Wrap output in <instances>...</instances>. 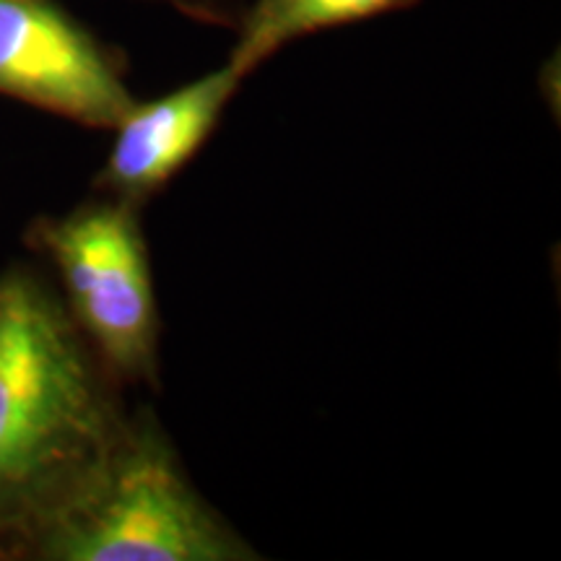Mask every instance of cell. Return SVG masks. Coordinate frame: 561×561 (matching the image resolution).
I'll use <instances>...</instances> for the list:
<instances>
[{
	"mask_svg": "<svg viewBox=\"0 0 561 561\" xmlns=\"http://www.w3.org/2000/svg\"><path fill=\"white\" fill-rule=\"evenodd\" d=\"M242 79L227 62L161 100L133 102L94 185L130 206L159 193L203 149Z\"/></svg>",
	"mask_w": 561,
	"mask_h": 561,
	"instance_id": "5",
	"label": "cell"
},
{
	"mask_svg": "<svg viewBox=\"0 0 561 561\" xmlns=\"http://www.w3.org/2000/svg\"><path fill=\"white\" fill-rule=\"evenodd\" d=\"M413 3L416 0H257L244 13L229 66L248 76L294 39Z\"/></svg>",
	"mask_w": 561,
	"mask_h": 561,
	"instance_id": "6",
	"label": "cell"
},
{
	"mask_svg": "<svg viewBox=\"0 0 561 561\" xmlns=\"http://www.w3.org/2000/svg\"><path fill=\"white\" fill-rule=\"evenodd\" d=\"M182 3H185V0H182Z\"/></svg>",
	"mask_w": 561,
	"mask_h": 561,
	"instance_id": "7",
	"label": "cell"
},
{
	"mask_svg": "<svg viewBox=\"0 0 561 561\" xmlns=\"http://www.w3.org/2000/svg\"><path fill=\"white\" fill-rule=\"evenodd\" d=\"M24 559L237 561L257 559L195 494L151 419L121 430L47 517Z\"/></svg>",
	"mask_w": 561,
	"mask_h": 561,
	"instance_id": "2",
	"label": "cell"
},
{
	"mask_svg": "<svg viewBox=\"0 0 561 561\" xmlns=\"http://www.w3.org/2000/svg\"><path fill=\"white\" fill-rule=\"evenodd\" d=\"M0 94L87 128L133 107L117 53L55 0H0Z\"/></svg>",
	"mask_w": 561,
	"mask_h": 561,
	"instance_id": "4",
	"label": "cell"
},
{
	"mask_svg": "<svg viewBox=\"0 0 561 561\" xmlns=\"http://www.w3.org/2000/svg\"><path fill=\"white\" fill-rule=\"evenodd\" d=\"M30 244L55 265L62 307L115 382H153L159 307L136 206L107 198L39 219Z\"/></svg>",
	"mask_w": 561,
	"mask_h": 561,
	"instance_id": "3",
	"label": "cell"
},
{
	"mask_svg": "<svg viewBox=\"0 0 561 561\" xmlns=\"http://www.w3.org/2000/svg\"><path fill=\"white\" fill-rule=\"evenodd\" d=\"M112 377L30 268L0 276V561L24 559L47 517L123 424Z\"/></svg>",
	"mask_w": 561,
	"mask_h": 561,
	"instance_id": "1",
	"label": "cell"
}]
</instances>
